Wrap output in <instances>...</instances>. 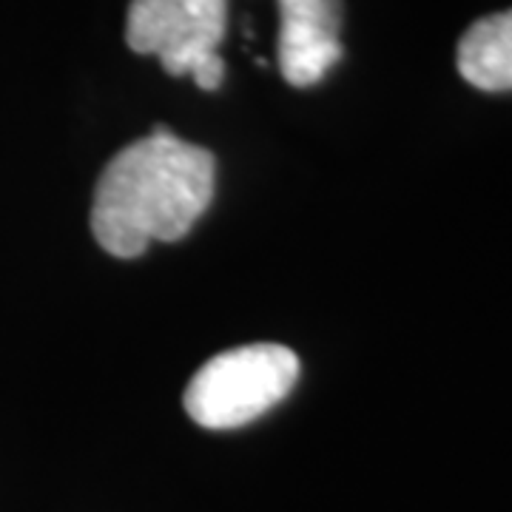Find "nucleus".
Listing matches in <instances>:
<instances>
[{
    "instance_id": "nucleus-4",
    "label": "nucleus",
    "mask_w": 512,
    "mask_h": 512,
    "mask_svg": "<svg viewBox=\"0 0 512 512\" xmlns=\"http://www.w3.org/2000/svg\"><path fill=\"white\" fill-rule=\"evenodd\" d=\"M279 6V72L308 89L342 60V0H276Z\"/></svg>"
},
{
    "instance_id": "nucleus-1",
    "label": "nucleus",
    "mask_w": 512,
    "mask_h": 512,
    "mask_svg": "<svg viewBox=\"0 0 512 512\" xmlns=\"http://www.w3.org/2000/svg\"><path fill=\"white\" fill-rule=\"evenodd\" d=\"M208 148L157 126L117 151L94 185L92 234L106 254L134 259L151 242L183 239L214 200Z\"/></svg>"
},
{
    "instance_id": "nucleus-2",
    "label": "nucleus",
    "mask_w": 512,
    "mask_h": 512,
    "mask_svg": "<svg viewBox=\"0 0 512 512\" xmlns=\"http://www.w3.org/2000/svg\"><path fill=\"white\" fill-rule=\"evenodd\" d=\"M299 356L285 345L259 342L208 359L185 387V413L208 430H231L259 419L293 390Z\"/></svg>"
},
{
    "instance_id": "nucleus-5",
    "label": "nucleus",
    "mask_w": 512,
    "mask_h": 512,
    "mask_svg": "<svg viewBox=\"0 0 512 512\" xmlns=\"http://www.w3.org/2000/svg\"><path fill=\"white\" fill-rule=\"evenodd\" d=\"M458 72L481 92H512V9L476 20L458 40Z\"/></svg>"
},
{
    "instance_id": "nucleus-3",
    "label": "nucleus",
    "mask_w": 512,
    "mask_h": 512,
    "mask_svg": "<svg viewBox=\"0 0 512 512\" xmlns=\"http://www.w3.org/2000/svg\"><path fill=\"white\" fill-rule=\"evenodd\" d=\"M228 29V0H131L126 43L137 55H154L174 77L191 74L205 92L225 80L220 43Z\"/></svg>"
}]
</instances>
